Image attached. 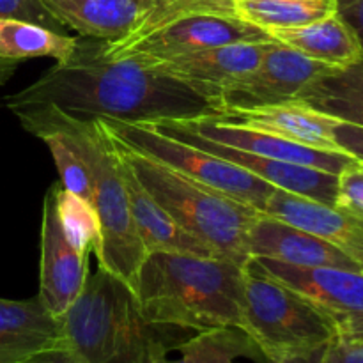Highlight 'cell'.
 I'll list each match as a JSON object with an SVG mask.
<instances>
[{
	"instance_id": "27",
	"label": "cell",
	"mask_w": 363,
	"mask_h": 363,
	"mask_svg": "<svg viewBox=\"0 0 363 363\" xmlns=\"http://www.w3.org/2000/svg\"><path fill=\"white\" fill-rule=\"evenodd\" d=\"M38 138L48 145L53 162L57 165V170L60 174L62 188H66L67 191L85 199V201H89L92 204L91 176H89V170L85 167L84 160L59 135L45 131V133H39Z\"/></svg>"
},
{
	"instance_id": "25",
	"label": "cell",
	"mask_w": 363,
	"mask_h": 363,
	"mask_svg": "<svg viewBox=\"0 0 363 363\" xmlns=\"http://www.w3.org/2000/svg\"><path fill=\"white\" fill-rule=\"evenodd\" d=\"M240 20L262 30L312 23L337 13V0H234Z\"/></svg>"
},
{
	"instance_id": "20",
	"label": "cell",
	"mask_w": 363,
	"mask_h": 363,
	"mask_svg": "<svg viewBox=\"0 0 363 363\" xmlns=\"http://www.w3.org/2000/svg\"><path fill=\"white\" fill-rule=\"evenodd\" d=\"M66 28L82 38L117 41L151 9L149 0H43Z\"/></svg>"
},
{
	"instance_id": "1",
	"label": "cell",
	"mask_w": 363,
	"mask_h": 363,
	"mask_svg": "<svg viewBox=\"0 0 363 363\" xmlns=\"http://www.w3.org/2000/svg\"><path fill=\"white\" fill-rule=\"evenodd\" d=\"M50 103L80 117L155 124L222 112L220 91L155 69L135 57L106 59L98 39H78L69 59L4 99L7 110Z\"/></svg>"
},
{
	"instance_id": "19",
	"label": "cell",
	"mask_w": 363,
	"mask_h": 363,
	"mask_svg": "<svg viewBox=\"0 0 363 363\" xmlns=\"http://www.w3.org/2000/svg\"><path fill=\"white\" fill-rule=\"evenodd\" d=\"M116 149V147H113ZM121 176H123L124 186H126L128 201H130V211L133 216L135 227H137L138 238L144 245L145 255L151 252H177V254L202 255V257H216L206 245L195 240L194 236L181 229L172 216L163 211L162 206L147 194L133 170L130 169L124 160L117 155Z\"/></svg>"
},
{
	"instance_id": "24",
	"label": "cell",
	"mask_w": 363,
	"mask_h": 363,
	"mask_svg": "<svg viewBox=\"0 0 363 363\" xmlns=\"http://www.w3.org/2000/svg\"><path fill=\"white\" fill-rule=\"evenodd\" d=\"M176 350L181 353L177 360L162 357L155 363H234L238 358H248L255 363L264 360L257 344L240 328L197 332L195 337L181 340Z\"/></svg>"
},
{
	"instance_id": "7",
	"label": "cell",
	"mask_w": 363,
	"mask_h": 363,
	"mask_svg": "<svg viewBox=\"0 0 363 363\" xmlns=\"http://www.w3.org/2000/svg\"><path fill=\"white\" fill-rule=\"evenodd\" d=\"M106 130L128 147L170 167L176 172L199 181L220 194L252 206L262 213L269 195L277 190L273 184L259 179L241 167L191 145L179 138L160 133L151 124L123 123L99 117Z\"/></svg>"
},
{
	"instance_id": "16",
	"label": "cell",
	"mask_w": 363,
	"mask_h": 363,
	"mask_svg": "<svg viewBox=\"0 0 363 363\" xmlns=\"http://www.w3.org/2000/svg\"><path fill=\"white\" fill-rule=\"evenodd\" d=\"M183 123L190 130H194L195 133L211 138V140L218 142L222 145L254 152V155L266 156V158L280 160V162L312 167V169L325 170V172L335 174V176H339L344 167L354 162V158H351L346 152H332L307 147V145L296 144V142L286 140V138L275 137V135L222 123V121H216L213 116L183 121Z\"/></svg>"
},
{
	"instance_id": "15",
	"label": "cell",
	"mask_w": 363,
	"mask_h": 363,
	"mask_svg": "<svg viewBox=\"0 0 363 363\" xmlns=\"http://www.w3.org/2000/svg\"><path fill=\"white\" fill-rule=\"evenodd\" d=\"M262 213L328 241L363 266V218L360 216L279 188L269 195Z\"/></svg>"
},
{
	"instance_id": "18",
	"label": "cell",
	"mask_w": 363,
	"mask_h": 363,
	"mask_svg": "<svg viewBox=\"0 0 363 363\" xmlns=\"http://www.w3.org/2000/svg\"><path fill=\"white\" fill-rule=\"evenodd\" d=\"M57 347H66L60 321L39 294L28 300L0 298V363H25Z\"/></svg>"
},
{
	"instance_id": "21",
	"label": "cell",
	"mask_w": 363,
	"mask_h": 363,
	"mask_svg": "<svg viewBox=\"0 0 363 363\" xmlns=\"http://www.w3.org/2000/svg\"><path fill=\"white\" fill-rule=\"evenodd\" d=\"M268 35L330 67L350 66L362 57L358 39L337 13L300 27L273 28Z\"/></svg>"
},
{
	"instance_id": "35",
	"label": "cell",
	"mask_w": 363,
	"mask_h": 363,
	"mask_svg": "<svg viewBox=\"0 0 363 363\" xmlns=\"http://www.w3.org/2000/svg\"><path fill=\"white\" fill-rule=\"evenodd\" d=\"M18 64L20 62H16V60L0 59V85L6 84V82L13 77L14 71H16V67H18Z\"/></svg>"
},
{
	"instance_id": "13",
	"label": "cell",
	"mask_w": 363,
	"mask_h": 363,
	"mask_svg": "<svg viewBox=\"0 0 363 363\" xmlns=\"http://www.w3.org/2000/svg\"><path fill=\"white\" fill-rule=\"evenodd\" d=\"M247 252L250 259H272L291 266H332L363 272L360 262L340 248L264 213H259L248 233Z\"/></svg>"
},
{
	"instance_id": "6",
	"label": "cell",
	"mask_w": 363,
	"mask_h": 363,
	"mask_svg": "<svg viewBox=\"0 0 363 363\" xmlns=\"http://www.w3.org/2000/svg\"><path fill=\"white\" fill-rule=\"evenodd\" d=\"M243 332L269 360L325 346L335 335L314 307L262 273L252 259L245 272Z\"/></svg>"
},
{
	"instance_id": "14",
	"label": "cell",
	"mask_w": 363,
	"mask_h": 363,
	"mask_svg": "<svg viewBox=\"0 0 363 363\" xmlns=\"http://www.w3.org/2000/svg\"><path fill=\"white\" fill-rule=\"evenodd\" d=\"M272 41L273 39L233 43V45L213 46V48L167 57V59H140V57L135 59L190 84L204 85L222 92L223 87L240 80L257 67Z\"/></svg>"
},
{
	"instance_id": "32",
	"label": "cell",
	"mask_w": 363,
	"mask_h": 363,
	"mask_svg": "<svg viewBox=\"0 0 363 363\" xmlns=\"http://www.w3.org/2000/svg\"><path fill=\"white\" fill-rule=\"evenodd\" d=\"M337 14L353 30L363 57V0H337Z\"/></svg>"
},
{
	"instance_id": "26",
	"label": "cell",
	"mask_w": 363,
	"mask_h": 363,
	"mask_svg": "<svg viewBox=\"0 0 363 363\" xmlns=\"http://www.w3.org/2000/svg\"><path fill=\"white\" fill-rule=\"evenodd\" d=\"M55 186V206L60 227L74 250L89 255L98 250L101 241V225L94 206L85 199L71 194L60 184Z\"/></svg>"
},
{
	"instance_id": "3",
	"label": "cell",
	"mask_w": 363,
	"mask_h": 363,
	"mask_svg": "<svg viewBox=\"0 0 363 363\" xmlns=\"http://www.w3.org/2000/svg\"><path fill=\"white\" fill-rule=\"evenodd\" d=\"M23 130L35 135H59L84 160L91 176L92 206L99 216L101 241L96 257L101 268L123 279L133 289L145 257L130 211L126 186L119 170L110 133L99 117H80L50 103L11 108Z\"/></svg>"
},
{
	"instance_id": "23",
	"label": "cell",
	"mask_w": 363,
	"mask_h": 363,
	"mask_svg": "<svg viewBox=\"0 0 363 363\" xmlns=\"http://www.w3.org/2000/svg\"><path fill=\"white\" fill-rule=\"evenodd\" d=\"M77 38L60 34L30 21L0 18V59L21 60L50 57L55 62L69 59L77 46Z\"/></svg>"
},
{
	"instance_id": "11",
	"label": "cell",
	"mask_w": 363,
	"mask_h": 363,
	"mask_svg": "<svg viewBox=\"0 0 363 363\" xmlns=\"http://www.w3.org/2000/svg\"><path fill=\"white\" fill-rule=\"evenodd\" d=\"M151 126L158 130L160 133L179 138V140L197 145V147L204 149V151L213 152V155L241 167L247 172L254 174L259 179L273 184L279 190L301 195V197L312 199V201L323 202V204H335V174L312 169V167L296 165V163L280 162V160L266 158V156L254 155V152L222 145L218 142L211 140V138H206L202 135L195 133L183 121H163V123H155Z\"/></svg>"
},
{
	"instance_id": "34",
	"label": "cell",
	"mask_w": 363,
	"mask_h": 363,
	"mask_svg": "<svg viewBox=\"0 0 363 363\" xmlns=\"http://www.w3.org/2000/svg\"><path fill=\"white\" fill-rule=\"evenodd\" d=\"M325 346L314 347V350L303 351V353H296V354H289V357L277 358V360L264 358L261 363H321L323 353H325Z\"/></svg>"
},
{
	"instance_id": "8",
	"label": "cell",
	"mask_w": 363,
	"mask_h": 363,
	"mask_svg": "<svg viewBox=\"0 0 363 363\" xmlns=\"http://www.w3.org/2000/svg\"><path fill=\"white\" fill-rule=\"evenodd\" d=\"M268 39V32L238 16L202 13L170 21L133 41H99V52L106 59H167L213 46Z\"/></svg>"
},
{
	"instance_id": "4",
	"label": "cell",
	"mask_w": 363,
	"mask_h": 363,
	"mask_svg": "<svg viewBox=\"0 0 363 363\" xmlns=\"http://www.w3.org/2000/svg\"><path fill=\"white\" fill-rule=\"evenodd\" d=\"M59 321L80 363H155L181 342L179 328L149 323L133 289L101 266Z\"/></svg>"
},
{
	"instance_id": "12",
	"label": "cell",
	"mask_w": 363,
	"mask_h": 363,
	"mask_svg": "<svg viewBox=\"0 0 363 363\" xmlns=\"http://www.w3.org/2000/svg\"><path fill=\"white\" fill-rule=\"evenodd\" d=\"M89 277V255L74 250L67 241L55 206V186H50L43 201L41 262L39 298L57 319L71 307Z\"/></svg>"
},
{
	"instance_id": "36",
	"label": "cell",
	"mask_w": 363,
	"mask_h": 363,
	"mask_svg": "<svg viewBox=\"0 0 363 363\" xmlns=\"http://www.w3.org/2000/svg\"><path fill=\"white\" fill-rule=\"evenodd\" d=\"M149 2H151V7H155V6H162V4L170 2V0H149Z\"/></svg>"
},
{
	"instance_id": "30",
	"label": "cell",
	"mask_w": 363,
	"mask_h": 363,
	"mask_svg": "<svg viewBox=\"0 0 363 363\" xmlns=\"http://www.w3.org/2000/svg\"><path fill=\"white\" fill-rule=\"evenodd\" d=\"M321 363H363V333H335L325 346Z\"/></svg>"
},
{
	"instance_id": "2",
	"label": "cell",
	"mask_w": 363,
	"mask_h": 363,
	"mask_svg": "<svg viewBox=\"0 0 363 363\" xmlns=\"http://www.w3.org/2000/svg\"><path fill=\"white\" fill-rule=\"evenodd\" d=\"M247 264L222 257L151 252L142 261L133 293L152 325L195 332L243 330Z\"/></svg>"
},
{
	"instance_id": "31",
	"label": "cell",
	"mask_w": 363,
	"mask_h": 363,
	"mask_svg": "<svg viewBox=\"0 0 363 363\" xmlns=\"http://www.w3.org/2000/svg\"><path fill=\"white\" fill-rule=\"evenodd\" d=\"M332 137L340 151L363 163V126L335 119L332 124Z\"/></svg>"
},
{
	"instance_id": "33",
	"label": "cell",
	"mask_w": 363,
	"mask_h": 363,
	"mask_svg": "<svg viewBox=\"0 0 363 363\" xmlns=\"http://www.w3.org/2000/svg\"><path fill=\"white\" fill-rule=\"evenodd\" d=\"M25 363H80L78 358L71 353L67 347H57V350L45 351V353L38 354V357L30 358Z\"/></svg>"
},
{
	"instance_id": "29",
	"label": "cell",
	"mask_w": 363,
	"mask_h": 363,
	"mask_svg": "<svg viewBox=\"0 0 363 363\" xmlns=\"http://www.w3.org/2000/svg\"><path fill=\"white\" fill-rule=\"evenodd\" d=\"M0 18L30 21L60 34H67V28L46 9L43 0H0Z\"/></svg>"
},
{
	"instance_id": "5",
	"label": "cell",
	"mask_w": 363,
	"mask_h": 363,
	"mask_svg": "<svg viewBox=\"0 0 363 363\" xmlns=\"http://www.w3.org/2000/svg\"><path fill=\"white\" fill-rule=\"evenodd\" d=\"M110 137L119 158L130 165L142 186L181 229L206 245L216 257L238 264L250 261L248 233L261 211L128 147L112 133Z\"/></svg>"
},
{
	"instance_id": "17",
	"label": "cell",
	"mask_w": 363,
	"mask_h": 363,
	"mask_svg": "<svg viewBox=\"0 0 363 363\" xmlns=\"http://www.w3.org/2000/svg\"><path fill=\"white\" fill-rule=\"evenodd\" d=\"M213 117L222 123L275 135L307 147L342 152L332 137V124L335 119L296 101L222 110Z\"/></svg>"
},
{
	"instance_id": "28",
	"label": "cell",
	"mask_w": 363,
	"mask_h": 363,
	"mask_svg": "<svg viewBox=\"0 0 363 363\" xmlns=\"http://www.w3.org/2000/svg\"><path fill=\"white\" fill-rule=\"evenodd\" d=\"M337 209L363 218V163L351 162L337 176Z\"/></svg>"
},
{
	"instance_id": "10",
	"label": "cell",
	"mask_w": 363,
	"mask_h": 363,
	"mask_svg": "<svg viewBox=\"0 0 363 363\" xmlns=\"http://www.w3.org/2000/svg\"><path fill=\"white\" fill-rule=\"evenodd\" d=\"M333 67L273 39L252 73L222 89V110L254 108L293 101L311 82Z\"/></svg>"
},
{
	"instance_id": "9",
	"label": "cell",
	"mask_w": 363,
	"mask_h": 363,
	"mask_svg": "<svg viewBox=\"0 0 363 363\" xmlns=\"http://www.w3.org/2000/svg\"><path fill=\"white\" fill-rule=\"evenodd\" d=\"M255 266L314 307L335 333H363V272L332 266H291L252 259Z\"/></svg>"
},
{
	"instance_id": "22",
	"label": "cell",
	"mask_w": 363,
	"mask_h": 363,
	"mask_svg": "<svg viewBox=\"0 0 363 363\" xmlns=\"http://www.w3.org/2000/svg\"><path fill=\"white\" fill-rule=\"evenodd\" d=\"M293 101L307 105L332 119L363 126V57L344 67H333L307 85Z\"/></svg>"
}]
</instances>
